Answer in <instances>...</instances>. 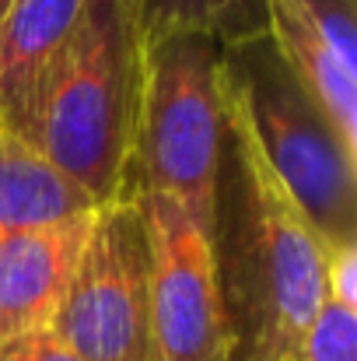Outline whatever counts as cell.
Listing matches in <instances>:
<instances>
[{
  "label": "cell",
  "instance_id": "6da1fadb",
  "mask_svg": "<svg viewBox=\"0 0 357 361\" xmlns=\"http://www.w3.org/2000/svg\"><path fill=\"white\" fill-rule=\"evenodd\" d=\"M203 235L225 312V361H298L326 302V245L256 151L228 88Z\"/></svg>",
  "mask_w": 357,
  "mask_h": 361
},
{
  "label": "cell",
  "instance_id": "7a4b0ae2",
  "mask_svg": "<svg viewBox=\"0 0 357 361\" xmlns=\"http://www.w3.org/2000/svg\"><path fill=\"white\" fill-rule=\"evenodd\" d=\"M144 78V42L126 0H84L49 88L35 151L95 207L126 200Z\"/></svg>",
  "mask_w": 357,
  "mask_h": 361
},
{
  "label": "cell",
  "instance_id": "3957f363",
  "mask_svg": "<svg viewBox=\"0 0 357 361\" xmlns=\"http://www.w3.org/2000/svg\"><path fill=\"white\" fill-rule=\"evenodd\" d=\"M225 88L326 252L357 245V147L287 67L270 32L225 49Z\"/></svg>",
  "mask_w": 357,
  "mask_h": 361
},
{
  "label": "cell",
  "instance_id": "277c9868",
  "mask_svg": "<svg viewBox=\"0 0 357 361\" xmlns=\"http://www.w3.org/2000/svg\"><path fill=\"white\" fill-rule=\"evenodd\" d=\"M221 130L225 46L196 32L144 42L126 200L133 193H165L179 200L200 228H207Z\"/></svg>",
  "mask_w": 357,
  "mask_h": 361
},
{
  "label": "cell",
  "instance_id": "5b68a950",
  "mask_svg": "<svg viewBox=\"0 0 357 361\" xmlns=\"http://www.w3.org/2000/svg\"><path fill=\"white\" fill-rule=\"evenodd\" d=\"M53 334L81 361H154L147 228L133 200L95 211Z\"/></svg>",
  "mask_w": 357,
  "mask_h": 361
},
{
  "label": "cell",
  "instance_id": "8992f818",
  "mask_svg": "<svg viewBox=\"0 0 357 361\" xmlns=\"http://www.w3.org/2000/svg\"><path fill=\"white\" fill-rule=\"evenodd\" d=\"M147 228L154 361H225V312L203 228L165 193L130 197Z\"/></svg>",
  "mask_w": 357,
  "mask_h": 361
},
{
  "label": "cell",
  "instance_id": "52a82bcc",
  "mask_svg": "<svg viewBox=\"0 0 357 361\" xmlns=\"http://www.w3.org/2000/svg\"><path fill=\"white\" fill-rule=\"evenodd\" d=\"M266 32L315 95L340 137L357 147V0H263Z\"/></svg>",
  "mask_w": 357,
  "mask_h": 361
},
{
  "label": "cell",
  "instance_id": "ba28073f",
  "mask_svg": "<svg viewBox=\"0 0 357 361\" xmlns=\"http://www.w3.org/2000/svg\"><path fill=\"white\" fill-rule=\"evenodd\" d=\"M84 0H18L0 18V133L35 147Z\"/></svg>",
  "mask_w": 357,
  "mask_h": 361
},
{
  "label": "cell",
  "instance_id": "9c48e42d",
  "mask_svg": "<svg viewBox=\"0 0 357 361\" xmlns=\"http://www.w3.org/2000/svg\"><path fill=\"white\" fill-rule=\"evenodd\" d=\"M95 211L18 228L0 239V341L53 330Z\"/></svg>",
  "mask_w": 357,
  "mask_h": 361
},
{
  "label": "cell",
  "instance_id": "30bf717a",
  "mask_svg": "<svg viewBox=\"0 0 357 361\" xmlns=\"http://www.w3.org/2000/svg\"><path fill=\"white\" fill-rule=\"evenodd\" d=\"M92 207L95 204L32 144L0 133V239Z\"/></svg>",
  "mask_w": 357,
  "mask_h": 361
},
{
  "label": "cell",
  "instance_id": "8fae6325",
  "mask_svg": "<svg viewBox=\"0 0 357 361\" xmlns=\"http://www.w3.org/2000/svg\"><path fill=\"white\" fill-rule=\"evenodd\" d=\"M140 42L196 32L218 39L225 49L266 35L263 0H126Z\"/></svg>",
  "mask_w": 357,
  "mask_h": 361
},
{
  "label": "cell",
  "instance_id": "7c38bea8",
  "mask_svg": "<svg viewBox=\"0 0 357 361\" xmlns=\"http://www.w3.org/2000/svg\"><path fill=\"white\" fill-rule=\"evenodd\" d=\"M298 361H357V309L340 302H322Z\"/></svg>",
  "mask_w": 357,
  "mask_h": 361
},
{
  "label": "cell",
  "instance_id": "4fadbf2b",
  "mask_svg": "<svg viewBox=\"0 0 357 361\" xmlns=\"http://www.w3.org/2000/svg\"><path fill=\"white\" fill-rule=\"evenodd\" d=\"M0 361H81L53 330L0 341Z\"/></svg>",
  "mask_w": 357,
  "mask_h": 361
},
{
  "label": "cell",
  "instance_id": "5bb4252c",
  "mask_svg": "<svg viewBox=\"0 0 357 361\" xmlns=\"http://www.w3.org/2000/svg\"><path fill=\"white\" fill-rule=\"evenodd\" d=\"M326 298L357 309V245L326 252Z\"/></svg>",
  "mask_w": 357,
  "mask_h": 361
},
{
  "label": "cell",
  "instance_id": "9a60e30c",
  "mask_svg": "<svg viewBox=\"0 0 357 361\" xmlns=\"http://www.w3.org/2000/svg\"><path fill=\"white\" fill-rule=\"evenodd\" d=\"M14 4H18V0H0V18H4V14H7V11H11Z\"/></svg>",
  "mask_w": 357,
  "mask_h": 361
}]
</instances>
